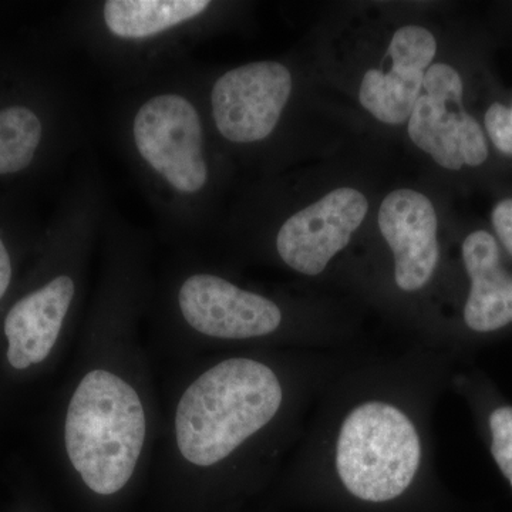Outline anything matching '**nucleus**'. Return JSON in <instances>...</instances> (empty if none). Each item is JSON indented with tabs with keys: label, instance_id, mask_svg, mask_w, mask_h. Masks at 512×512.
I'll use <instances>...</instances> for the list:
<instances>
[{
	"label": "nucleus",
	"instance_id": "obj_1",
	"mask_svg": "<svg viewBox=\"0 0 512 512\" xmlns=\"http://www.w3.org/2000/svg\"><path fill=\"white\" fill-rule=\"evenodd\" d=\"M120 92L113 131L121 156L165 231L194 238L218 184L198 70L187 60Z\"/></svg>",
	"mask_w": 512,
	"mask_h": 512
},
{
	"label": "nucleus",
	"instance_id": "obj_2",
	"mask_svg": "<svg viewBox=\"0 0 512 512\" xmlns=\"http://www.w3.org/2000/svg\"><path fill=\"white\" fill-rule=\"evenodd\" d=\"M220 3L212 0H96L76 3L72 36L123 90L187 62Z\"/></svg>",
	"mask_w": 512,
	"mask_h": 512
},
{
	"label": "nucleus",
	"instance_id": "obj_3",
	"mask_svg": "<svg viewBox=\"0 0 512 512\" xmlns=\"http://www.w3.org/2000/svg\"><path fill=\"white\" fill-rule=\"evenodd\" d=\"M284 400L281 382L258 360L228 359L205 370L181 394L175 444L191 466H217L271 423Z\"/></svg>",
	"mask_w": 512,
	"mask_h": 512
},
{
	"label": "nucleus",
	"instance_id": "obj_4",
	"mask_svg": "<svg viewBox=\"0 0 512 512\" xmlns=\"http://www.w3.org/2000/svg\"><path fill=\"white\" fill-rule=\"evenodd\" d=\"M147 414L137 390L107 369L82 377L67 406L64 446L74 471L94 494L123 490L138 466Z\"/></svg>",
	"mask_w": 512,
	"mask_h": 512
},
{
	"label": "nucleus",
	"instance_id": "obj_5",
	"mask_svg": "<svg viewBox=\"0 0 512 512\" xmlns=\"http://www.w3.org/2000/svg\"><path fill=\"white\" fill-rule=\"evenodd\" d=\"M421 458L412 421L392 404L367 402L340 429L336 468L350 494L367 503L400 497L413 483Z\"/></svg>",
	"mask_w": 512,
	"mask_h": 512
},
{
	"label": "nucleus",
	"instance_id": "obj_6",
	"mask_svg": "<svg viewBox=\"0 0 512 512\" xmlns=\"http://www.w3.org/2000/svg\"><path fill=\"white\" fill-rule=\"evenodd\" d=\"M208 124L218 144L256 146L274 136L293 93V76L284 63L261 60L215 74L198 72Z\"/></svg>",
	"mask_w": 512,
	"mask_h": 512
},
{
	"label": "nucleus",
	"instance_id": "obj_7",
	"mask_svg": "<svg viewBox=\"0 0 512 512\" xmlns=\"http://www.w3.org/2000/svg\"><path fill=\"white\" fill-rule=\"evenodd\" d=\"M173 305L184 326L212 339L264 338L284 320L282 309L272 299L205 269L190 268L178 276Z\"/></svg>",
	"mask_w": 512,
	"mask_h": 512
},
{
	"label": "nucleus",
	"instance_id": "obj_8",
	"mask_svg": "<svg viewBox=\"0 0 512 512\" xmlns=\"http://www.w3.org/2000/svg\"><path fill=\"white\" fill-rule=\"evenodd\" d=\"M423 90L409 119L413 143L447 170L483 164L487 143L480 124L464 110L460 74L448 64H433Z\"/></svg>",
	"mask_w": 512,
	"mask_h": 512
},
{
	"label": "nucleus",
	"instance_id": "obj_9",
	"mask_svg": "<svg viewBox=\"0 0 512 512\" xmlns=\"http://www.w3.org/2000/svg\"><path fill=\"white\" fill-rule=\"evenodd\" d=\"M369 204L355 188H338L286 218L275 234V251L285 265L306 276L325 271L365 220Z\"/></svg>",
	"mask_w": 512,
	"mask_h": 512
},
{
	"label": "nucleus",
	"instance_id": "obj_10",
	"mask_svg": "<svg viewBox=\"0 0 512 512\" xmlns=\"http://www.w3.org/2000/svg\"><path fill=\"white\" fill-rule=\"evenodd\" d=\"M379 228L394 255V278L400 289L419 291L439 262L437 217L426 195L402 188L387 195L379 211Z\"/></svg>",
	"mask_w": 512,
	"mask_h": 512
},
{
	"label": "nucleus",
	"instance_id": "obj_11",
	"mask_svg": "<svg viewBox=\"0 0 512 512\" xmlns=\"http://www.w3.org/2000/svg\"><path fill=\"white\" fill-rule=\"evenodd\" d=\"M436 50V39L429 30L420 26L397 30L389 46L392 69L365 74L359 93L362 106L377 120L393 126L409 120L423 90L424 70L433 63Z\"/></svg>",
	"mask_w": 512,
	"mask_h": 512
},
{
	"label": "nucleus",
	"instance_id": "obj_12",
	"mask_svg": "<svg viewBox=\"0 0 512 512\" xmlns=\"http://www.w3.org/2000/svg\"><path fill=\"white\" fill-rule=\"evenodd\" d=\"M463 259L471 278L464 320L476 332H494L512 322V276L501 268L500 249L485 231L468 235Z\"/></svg>",
	"mask_w": 512,
	"mask_h": 512
},
{
	"label": "nucleus",
	"instance_id": "obj_13",
	"mask_svg": "<svg viewBox=\"0 0 512 512\" xmlns=\"http://www.w3.org/2000/svg\"><path fill=\"white\" fill-rule=\"evenodd\" d=\"M47 119L30 103L0 107V175H19L35 165L46 146Z\"/></svg>",
	"mask_w": 512,
	"mask_h": 512
},
{
	"label": "nucleus",
	"instance_id": "obj_14",
	"mask_svg": "<svg viewBox=\"0 0 512 512\" xmlns=\"http://www.w3.org/2000/svg\"><path fill=\"white\" fill-rule=\"evenodd\" d=\"M491 453L512 485V407H500L490 417Z\"/></svg>",
	"mask_w": 512,
	"mask_h": 512
},
{
	"label": "nucleus",
	"instance_id": "obj_15",
	"mask_svg": "<svg viewBox=\"0 0 512 512\" xmlns=\"http://www.w3.org/2000/svg\"><path fill=\"white\" fill-rule=\"evenodd\" d=\"M485 127L498 150L512 156L511 110L495 103L485 114Z\"/></svg>",
	"mask_w": 512,
	"mask_h": 512
},
{
	"label": "nucleus",
	"instance_id": "obj_16",
	"mask_svg": "<svg viewBox=\"0 0 512 512\" xmlns=\"http://www.w3.org/2000/svg\"><path fill=\"white\" fill-rule=\"evenodd\" d=\"M493 224L504 247L512 255V200H505L495 207Z\"/></svg>",
	"mask_w": 512,
	"mask_h": 512
},
{
	"label": "nucleus",
	"instance_id": "obj_17",
	"mask_svg": "<svg viewBox=\"0 0 512 512\" xmlns=\"http://www.w3.org/2000/svg\"><path fill=\"white\" fill-rule=\"evenodd\" d=\"M13 278L12 256H10L8 244L0 234V301L8 292Z\"/></svg>",
	"mask_w": 512,
	"mask_h": 512
},
{
	"label": "nucleus",
	"instance_id": "obj_18",
	"mask_svg": "<svg viewBox=\"0 0 512 512\" xmlns=\"http://www.w3.org/2000/svg\"><path fill=\"white\" fill-rule=\"evenodd\" d=\"M511 117H512V110H511Z\"/></svg>",
	"mask_w": 512,
	"mask_h": 512
}]
</instances>
